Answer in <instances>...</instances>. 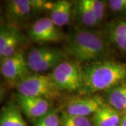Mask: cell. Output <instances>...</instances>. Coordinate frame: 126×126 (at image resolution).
<instances>
[{
  "label": "cell",
  "instance_id": "6da1fadb",
  "mask_svg": "<svg viewBox=\"0 0 126 126\" xmlns=\"http://www.w3.org/2000/svg\"><path fill=\"white\" fill-rule=\"evenodd\" d=\"M83 85L79 93L92 95L108 91L126 82V63L106 58L86 64L83 67Z\"/></svg>",
  "mask_w": 126,
  "mask_h": 126
},
{
  "label": "cell",
  "instance_id": "7a4b0ae2",
  "mask_svg": "<svg viewBox=\"0 0 126 126\" xmlns=\"http://www.w3.org/2000/svg\"><path fill=\"white\" fill-rule=\"evenodd\" d=\"M64 50L78 63H90L108 58L111 48L107 39L87 29H77L68 36Z\"/></svg>",
  "mask_w": 126,
  "mask_h": 126
},
{
  "label": "cell",
  "instance_id": "3957f363",
  "mask_svg": "<svg viewBox=\"0 0 126 126\" xmlns=\"http://www.w3.org/2000/svg\"><path fill=\"white\" fill-rule=\"evenodd\" d=\"M16 87L20 94L41 97L50 102L58 99L62 95V91L55 85L50 74L32 73L18 83Z\"/></svg>",
  "mask_w": 126,
  "mask_h": 126
},
{
  "label": "cell",
  "instance_id": "277c9868",
  "mask_svg": "<svg viewBox=\"0 0 126 126\" xmlns=\"http://www.w3.org/2000/svg\"><path fill=\"white\" fill-rule=\"evenodd\" d=\"M60 90L79 93L83 85V69L81 63L66 60L50 74Z\"/></svg>",
  "mask_w": 126,
  "mask_h": 126
},
{
  "label": "cell",
  "instance_id": "5b68a950",
  "mask_svg": "<svg viewBox=\"0 0 126 126\" xmlns=\"http://www.w3.org/2000/svg\"><path fill=\"white\" fill-rule=\"evenodd\" d=\"M26 57L30 70L36 74L50 69L53 70L60 63L69 58L64 49L48 46L32 48Z\"/></svg>",
  "mask_w": 126,
  "mask_h": 126
},
{
  "label": "cell",
  "instance_id": "8992f818",
  "mask_svg": "<svg viewBox=\"0 0 126 126\" xmlns=\"http://www.w3.org/2000/svg\"><path fill=\"white\" fill-rule=\"evenodd\" d=\"M0 70L6 81L10 85L16 86L25 78L32 74L23 49L19 50L11 56L1 59Z\"/></svg>",
  "mask_w": 126,
  "mask_h": 126
},
{
  "label": "cell",
  "instance_id": "52a82bcc",
  "mask_svg": "<svg viewBox=\"0 0 126 126\" xmlns=\"http://www.w3.org/2000/svg\"><path fill=\"white\" fill-rule=\"evenodd\" d=\"M48 5L49 1H47L11 0L6 4V16L9 24L16 25L25 23L36 11L48 9Z\"/></svg>",
  "mask_w": 126,
  "mask_h": 126
},
{
  "label": "cell",
  "instance_id": "ba28073f",
  "mask_svg": "<svg viewBox=\"0 0 126 126\" xmlns=\"http://www.w3.org/2000/svg\"><path fill=\"white\" fill-rule=\"evenodd\" d=\"M27 37L36 44L58 43L66 39L60 27L52 22L49 17H43L35 20L27 31Z\"/></svg>",
  "mask_w": 126,
  "mask_h": 126
},
{
  "label": "cell",
  "instance_id": "9c48e42d",
  "mask_svg": "<svg viewBox=\"0 0 126 126\" xmlns=\"http://www.w3.org/2000/svg\"><path fill=\"white\" fill-rule=\"evenodd\" d=\"M30 42L29 38L20 30L18 26L4 24L0 28V58H8L15 54Z\"/></svg>",
  "mask_w": 126,
  "mask_h": 126
},
{
  "label": "cell",
  "instance_id": "30bf717a",
  "mask_svg": "<svg viewBox=\"0 0 126 126\" xmlns=\"http://www.w3.org/2000/svg\"><path fill=\"white\" fill-rule=\"evenodd\" d=\"M107 104L106 99L99 94L81 95L79 97L69 100L63 111L69 115L87 117L93 115Z\"/></svg>",
  "mask_w": 126,
  "mask_h": 126
},
{
  "label": "cell",
  "instance_id": "8fae6325",
  "mask_svg": "<svg viewBox=\"0 0 126 126\" xmlns=\"http://www.w3.org/2000/svg\"><path fill=\"white\" fill-rule=\"evenodd\" d=\"M16 104L22 112L32 121H35L48 112L51 108V102L48 99L16 94Z\"/></svg>",
  "mask_w": 126,
  "mask_h": 126
},
{
  "label": "cell",
  "instance_id": "7c38bea8",
  "mask_svg": "<svg viewBox=\"0 0 126 126\" xmlns=\"http://www.w3.org/2000/svg\"><path fill=\"white\" fill-rule=\"evenodd\" d=\"M75 3L67 0H58L51 2L50 17L52 22L58 27L67 25L74 15Z\"/></svg>",
  "mask_w": 126,
  "mask_h": 126
},
{
  "label": "cell",
  "instance_id": "4fadbf2b",
  "mask_svg": "<svg viewBox=\"0 0 126 126\" xmlns=\"http://www.w3.org/2000/svg\"><path fill=\"white\" fill-rule=\"evenodd\" d=\"M107 39L118 49L126 53V16L116 18L106 27Z\"/></svg>",
  "mask_w": 126,
  "mask_h": 126
},
{
  "label": "cell",
  "instance_id": "5bb4252c",
  "mask_svg": "<svg viewBox=\"0 0 126 126\" xmlns=\"http://www.w3.org/2000/svg\"><path fill=\"white\" fill-rule=\"evenodd\" d=\"M0 126H28L17 104L9 102L1 108Z\"/></svg>",
  "mask_w": 126,
  "mask_h": 126
},
{
  "label": "cell",
  "instance_id": "9a60e30c",
  "mask_svg": "<svg viewBox=\"0 0 126 126\" xmlns=\"http://www.w3.org/2000/svg\"><path fill=\"white\" fill-rule=\"evenodd\" d=\"M121 121V113L107 104L93 115V126H117Z\"/></svg>",
  "mask_w": 126,
  "mask_h": 126
},
{
  "label": "cell",
  "instance_id": "2e32d148",
  "mask_svg": "<svg viewBox=\"0 0 126 126\" xmlns=\"http://www.w3.org/2000/svg\"><path fill=\"white\" fill-rule=\"evenodd\" d=\"M74 14H76L79 23L84 27L93 28L99 25L90 7L89 0H79L75 2Z\"/></svg>",
  "mask_w": 126,
  "mask_h": 126
},
{
  "label": "cell",
  "instance_id": "e0dca14e",
  "mask_svg": "<svg viewBox=\"0 0 126 126\" xmlns=\"http://www.w3.org/2000/svg\"><path fill=\"white\" fill-rule=\"evenodd\" d=\"M106 100L108 104L120 113L126 111V82L107 91Z\"/></svg>",
  "mask_w": 126,
  "mask_h": 126
},
{
  "label": "cell",
  "instance_id": "ac0fdd59",
  "mask_svg": "<svg viewBox=\"0 0 126 126\" xmlns=\"http://www.w3.org/2000/svg\"><path fill=\"white\" fill-rule=\"evenodd\" d=\"M33 123L34 126H60V115H59L58 109L51 107L46 114Z\"/></svg>",
  "mask_w": 126,
  "mask_h": 126
},
{
  "label": "cell",
  "instance_id": "d6986e66",
  "mask_svg": "<svg viewBox=\"0 0 126 126\" xmlns=\"http://www.w3.org/2000/svg\"><path fill=\"white\" fill-rule=\"evenodd\" d=\"M60 126H93L87 117L69 115L62 111L60 113Z\"/></svg>",
  "mask_w": 126,
  "mask_h": 126
},
{
  "label": "cell",
  "instance_id": "ffe728a7",
  "mask_svg": "<svg viewBox=\"0 0 126 126\" xmlns=\"http://www.w3.org/2000/svg\"><path fill=\"white\" fill-rule=\"evenodd\" d=\"M89 3L95 18L99 23H102L105 16L106 9L107 6L106 1L100 0H89Z\"/></svg>",
  "mask_w": 126,
  "mask_h": 126
},
{
  "label": "cell",
  "instance_id": "44dd1931",
  "mask_svg": "<svg viewBox=\"0 0 126 126\" xmlns=\"http://www.w3.org/2000/svg\"><path fill=\"white\" fill-rule=\"evenodd\" d=\"M107 4L113 12L126 16V0H109Z\"/></svg>",
  "mask_w": 126,
  "mask_h": 126
},
{
  "label": "cell",
  "instance_id": "7402d4cb",
  "mask_svg": "<svg viewBox=\"0 0 126 126\" xmlns=\"http://www.w3.org/2000/svg\"><path fill=\"white\" fill-rule=\"evenodd\" d=\"M119 126H126V111L121 113V121Z\"/></svg>",
  "mask_w": 126,
  "mask_h": 126
},
{
  "label": "cell",
  "instance_id": "603a6c76",
  "mask_svg": "<svg viewBox=\"0 0 126 126\" xmlns=\"http://www.w3.org/2000/svg\"></svg>",
  "mask_w": 126,
  "mask_h": 126
}]
</instances>
